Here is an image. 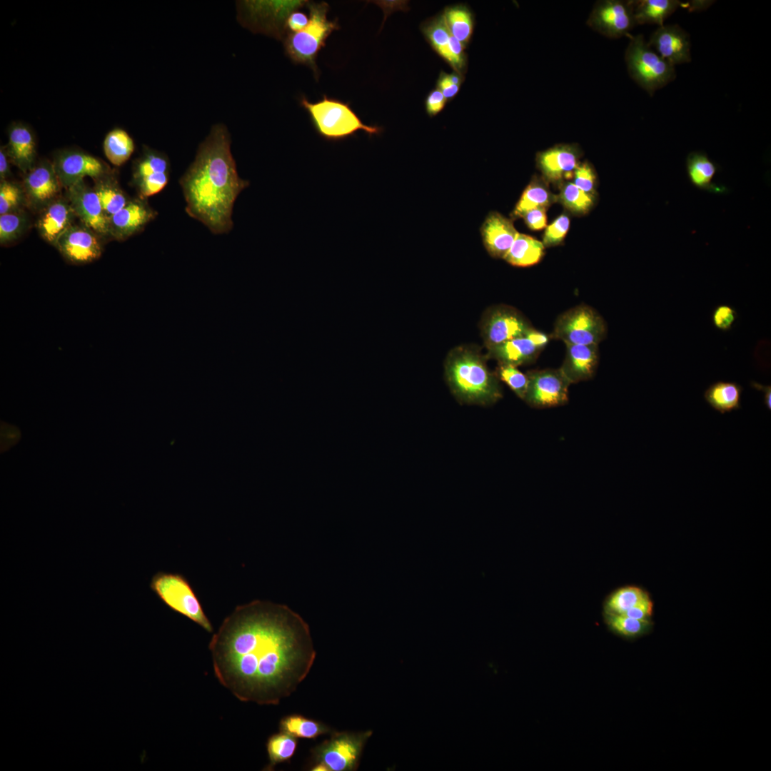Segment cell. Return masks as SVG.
I'll return each instance as SVG.
<instances>
[{"mask_svg":"<svg viewBox=\"0 0 771 771\" xmlns=\"http://www.w3.org/2000/svg\"><path fill=\"white\" fill-rule=\"evenodd\" d=\"M215 675L238 700L278 705L312 668L316 652L308 623L283 604L255 600L237 606L213 635Z\"/></svg>","mask_w":771,"mask_h":771,"instance_id":"1","label":"cell"},{"mask_svg":"<svg viewBox=\"0 0 771 771\" xmlns=\"http://www.w3.org/2000/svg\"><path fill=\"white\" fill-rule=\"evenodd\" d=\"M180 184L186 211L191 217L213 233L231 231L234 203L249 182L238 176L231 151L230 134L224 125L212 127Z\"/></svg>","mask_w":771,"mask_h":771,"instance_id":"2","label":"cell"},{"mask_svg":"<svg viewBox=\"0 0 771 771\" xmlns=\"http://www.w3.org/2000/svg\"><path fill=\"white\" fill-rule=\"evenodd\" d=\"M445 376L453 393L463 403L490 405L502 398L497 376L484 358L471 350L458 348L449 355Z\"/></svg>","mask_w":771,"mask_h":771,"instance_id":"3","label":"cell"},{"mask_svg":"<svg viewBox=\"0 0 771 771\" xmlns=\"http://www.w3.org/2000/svg\"><path fill=\"white\" fill-rule=\"evenodd\" d=\"M301 106L308 113L317 133L326 141H338L363 131L368 135L381 133L382 128L363 124L349 104L323 95L318 101L311 103L303 97Z\"/></svg>","mask_w":771,"mask_h":771,"instance_id":"4","label":"cell"},{"mask_svg":"<svg viewBox=\"0 0 771 771\" xmlns=\"http://www.w3.org/2000/svg\"><path fill=\"white\" fill-rule=\"evenodd\" d=\"M309 23L302 30L288 33L284 46L287 55L296 64L311 67L318 76L316 58L321 49L325 46L330 34L339 29L337 21L327 17L328 5L326 2L308 3Z\"/></svg>","mask_w":771,"mask_h":771,"instance_id":"5","label":"cell"},{"mask_svg":"<svg viewBox=\"0 0 771 771\" xmlns=\"http://www.w3.org/2000/svg\"><path fill=\"white\" fill-rule=\"evenodd\" d=\"M629 43L625 61L630 78L650 96L675 77V66L662 58L645 41L643 35L628 36Z\"/></svg>","mask_w":771,"mask_h":771,"instance_id":"6","label":"cell"},{"mask_svg":"<svg viewBox=\"0 0 771 771\" xmlns=\"http://www.w3.org/2000/svg\"><path fill=\"white\" fill-rule=\"evenodd\" d=\"M149 587L172 610L186 617L208 633L213 626L188 581L178 573L159 571L151 579Z\"/></svg>","mask_w":771,"mask_h":771,"instance_id":"7","label":"cell"},{"mask_svg":"<svg viewBox=\"0 0 771 771\" xmlns=\"http://www.w3.org/2000/svg\"><path fill=\"white\" fill-rule=\"evenodd\" d=\"M372 730L363 732H338L334 730L328 739L311 750L313 765L322 767L323 771H355Z\"/></svg>","mask_w":771,"mask_h":771,"instance_id":"8","label":"cell"},{"mask_svg":"<svg viewBox=\"0 0 771 771\" xmlns=\"http://www.w3.org/2000/svg\"><path fill=\"white\" fill-rule=\"evenodd\" d=\"M606 335L607 326L603 318L593 308L582 304L557 318L552 338L565 344L598 345Z\"/></svg>","mask_w":771,"mask_h":771,"instance_id":"9","label":"cell"},{"mask_svg":"<svg viewBox=\"0 0 771 771\" xmlns=\"http://www.w3.org/2000/svg\"><path fill=\"white\" fill-rule=\"evenodd\" d=\"M595 32L609 38L628 36L637 26L631 1L600 0L594 4L586 22Z\"/></svg>","mask_w":771,"mask_h":771,"instance_id":"10","label":"cell"},{"mask_svg":"<svg viewBox=\"0 0 771 771\" xmlns=\"http://www.w3.org/2000/svg\"><path fill=\"white\" fill-rule=\"evenodd\" d=\"M527 376L528 386L523 400L529 405L546 408L568 403L570 383L560 368L535 370Z\"/></svg>","mask_w":771,"mask_h":771,"instance_id":"11","label":"cell"},{"mask_svg":"<svg viewBox=\"0 0 771 771\" xmlns=\"http://www.w3.org/2000/svg\"><path fill=\"white\" fill-rule=\"evenodd\" d=\"M53 164L61 186L66 189L86 176L96 180L109 171V166L101 160L77 149L58 151Z\"/></svg>","mask_w":771,"mask_h":771,"instance_id":"12","label":"cell"},{"mask_svg":"<svg viewBox=\"0 0 771 771\" xmlns=\"http://www.w3.org/2000/svg\"><path fill=\"white\" fill-rule=\"evenodd\" d=\"M101 236L84 224L71 226L54 246L69 263L82 265L100 258L103 252Z\"/></svg>","mask_w":771,"mask_h":771,"instance_id":"13","label":"cell"},{"mask_svg":"<svg viewBox=\"0 0 771 771\" xmlns=\"http://www.w3.org/2000/svg\"><path fill=\"white\" fill-rule=\"evenodd\" d=\"M550 337L533 328L525 334L489 350V356L500 364L522 366L532 363L549 342Z\"/></svg>","mask_w":771,"mask_h":771,"instance_id":"14","label":"cell"},{"mask_svg":"<svg viewBox=\"0 0 771 771\" xmlns=\"http://www.w3.org/2000/svg\"><path fill=\"white\" fill-rule=\"evenodd\" d=\"M516 310L505 306L493 308L486 316L483 333L488 349L525 334L532 328Z\"/></svg>","mask_w":771,"mask_h":771,"instance_id":"15","label":"cell"},{"mask_svg":"<svg viewBox=\"0 0 771 771\" xmlns=\"http://www.w3.org/2000/svg\"><path fill=\"white\" fill-rule=\"evenodd\" d=\"M26 174L23 188L26 201L32 208L41 211L59 198L62 186L53 162L42 161Z\"/></svg>","mask_w":771,"mask_h":771,"instance_id":"16","label":"cell"},{"mask_svg":"<svg viewBox=\"0 0 771 771\" xmlns=\"http://www.w3.org/2000/svg\"><path fill=\"white\" fill-rule=\"evenodd\" d=\"M581 156L578 144L559 143L538 152L535 159L545 180L555 183L573 177Z\"/></svg>","mask_w":771,"mask_h":771,"instance_id":"17","label":"cell"},{"mask_svg":"<svg viewBox=\"0 0 771 771\" xmlns=\"http://www.w3.org/2000/svg\"><path fill=\"white\" fill-rule=\"evenodd\" d=\"M67 199L83 224L101 237L109 236L108 217L94 188L82 180L67 189Z\"/></svg>","mask_w":771,"mask_h":771,"instance_id":"18","label":"cell"},{"mask_svg":"<svg viewBox=\"0 0 771 771\" xmlns=\"http://www.w3.org/2000/svg\"><path fill=\"white\" fill-rule=\"evenodd\" d=\"M647 44L673 66L691 61L689 34L679 25L658 26L651 34Z\"/></svg>","mask_w":771,"mask_h":771,"instance_id":"19","label":"cell"},{"mask_svg":"<svg viewBox=\"0 0 771 771\" xmlns=\"http://www.w3.org/2000/svg\"><path fill=\"white\" fill-rule=\"evenodd\" d=\"M156 215L144 198L130 199L124 208L108 217L109 236L125 240L140 232Z\"/></svg>","mask_w":771,"mask_h":771,"instance_id":"20","label":"cell"},{"mask_svg":"<svg viewBox=\"0 0 771 771\" xmlns=\"http://www.w3.org/2000/svg\"><path fill=\"white\" fill-rule=\"evenodd\" d=\"M480 233L489 254L494 258H504L518 232L512 220L493 211L484 221Z\"/></svg>","mask_w":771,"mask_h":771,"instance_id":"21","label":"cell"},{"mask_svg":"<svg viewBox=\"0 0 771 771\" xmlns=\"http://www.w3.org/2000/svg\"><path fill=\"white\" fill-rule=\"evenodd\" d=\"M566 354L560 368L570 383L591 379L599 361L598 345L565 344Z\"/></svg>","mask_w":771,"mask_h":771,"instance_id":"22","label":"cell"},{"mask_svg":"<svg viewBox=\"0 0 771 771\" xmlns=\"http://www.w3.org/2000/svg\"><path fill=\"white\" fill-rule=\"evenodd\" d=\"M76 216L69 200L56 198L41 211L37 228L41 238L54 246Z\"/></svg>","mask_w":771,"mask_h":771,"instance_id":"23","label":"cell"},{"mask_svg":"<svg viewBox=\"0 0 771 771\" xmlns=\"http://www.w3.org/2000/svg\"><path fill=\"white\" fill-rule=\"evenodd\" d=\"M6 149L9 161L23 173H28L35 166L36 141L27 125L14 122L10 126Z\"/></svg>","mask_w":771,"mask_h":771,"instance_id":"24","label":"cell"},{"mask_svg":"<svg viewBox=\"0 0 771 771\" xmlns=\"http://www.w3.org/2000/svg\"><path fill=\"white\" fill-rule=\"evenodd\" d=\"M685 168L688 179L695 188L713 193H727L725 186L714 183L719 168L705 152H690L686 158Z\"/></svg>","mask_w":771,"mask_h":771,"instance_id":"25","label":"cell"},{"mask_svg":"<svg viewBox=\"0 0 771 771\" xmlns=\"http://www.w3.org/2000/svg\"><path fill=\"white\" fill-rule=\"evenodd\" d=\"M743 388L736 382L718 381L710 384L703 393L707 403L720 414L741 409Z\"/></svg>","mask_w":771,"mask_h":771,"instance_id":"26","label":"cell"},{"mask_svg":"<svg viewBox=\"0 0 771 771\" xmlns=\"http://www.w3.org/2000/svg\"><path fill=\"white\" fill-rule=\"evenodd\" d=\"M633 16L636 25L657 24L662 26L665 20L680 6L686 3L677 0H638L631 1Z\"/></svg>","mask_w":771,"mask_h":771,"instance_id":"27","label":"cell"},{"mask_svg":"<svg viewBox=\"0 0 771 771\" xmlns=\"http://www.w3.org/2000/svg\"><path fill=\"white\" fill-rule=\"evenodd\" d=\"M544 253L545 246L541 241L518 233L504 259L514 266L527 267L538 263Z\"/></svg>","mask_w":771,"mask_h":771,"instance_id":"28","label":"cell"},{"mask_svg":"<svg viewBox=\"0 0 771 771\" xmlns=\"http://www.w3.org/2000/svg\"><path fill=\"white\" fill-rule=\"evenodd\" d=\"M544 181L535 178L527 186L511 214L513 218H521L524 213L533 208L547 209L556 202V195L550 192Z\"/></svg>","mask_w":771,"mask_h":771,"instance_id":"29","label":"cell"},{"mask_svg":"<svg viewBox=\"0 0 771 771\" xmlns=\"http://www.w3.org/2000/svg\"><path fill=\"white\" fill-rule=\"evenodd\" d=\"M94 181L95 185L93 188L107 217L118 212L130 201L117 181L109 173Z\"/></svg>","mask_w":771,"mask_h":771,"instance_id":"30","label":"cell"},{"mask_svg":"<svg viewBox=\"0 0 771 771\" xmlns=\"http://www.w3.org/2000/svg\"><path fill=\"white\" fill-rule=\"evenodd\" d=\"M279 730L295 737L304 739H315L334 731L322 722L298 714L283 717L279 722Z\"/></svg>","mask_w":771,"mask_h":771,"instance_id":"31","label":"cell"},{"mask_svg":"<svg viewBox=\"0 0 771 771\" xmlns=\"http://www.w3.org/2000/svg\"><path fill=\"white\" fill-rule=\"evenodd\" d=\"M449 31L465 47L471 39L474 19L470 10L463 4L450 6L443 14Z\"/></svg>","mask_w":771,"mask_h":771,"instance_id":"32","label":"cell"},{"mask_svg":"<svg viewBox=\"0 0 771 771\" xmlns=\"http://www.w3.org/2000/svg\"><path fill=\"white\" fill-rule=\"evenodd\" d=\"M103 147L109 161L119 166L130 158L134 151L135 143L125 130L116 128L106 134Z\"/></svg>","mask_w":771,"mask_h":771,"instance_id":"33","label":"cell"},{"mask_svg":"<svg viewBox=\"0 0 771 771\" xmlns=\"http://www.w3.org/2000/svg\"><path fill=\"white\" fill-rule=\"evenodd\" d=\"M170 172V162L162 152L144 146L133 166V183L141 179Z\"/></svg>","mask_w":771,"mask_h":771,"instance_id":"34","label":"cell"},{"mask_svg":"<svg viewBox=\"0 0 771 771\" xmlns=\"http://www.w3.org/2000/svg\"><path fill=\"white\" fill-rule=\"evenodd\" d=\"M421 30L433 49L448 63L449 41L451 36L443 14L438 15L423 24Z\"/></svg>","mask_w":771,"mask_h":771,"instance_id":"35","label":"cell"},{"mask_svg":"<svg viewBox=\"0 0 771 771\" xmlns=\"http://www.w3.org/2000/svg\"><path fill=\"white\" fill-rule=\"evenodd\" d=\"M297 746L298 738L288 733L280 731L272 735L266 743L269 762L264 770H273L277 765L290 761L296 752Z\"/></svg>","mask_w":771,"mask_h":771,"instance_id":"36","label":"cell"},{"mask_svg":"<svg viewBox=\"0 0 771 771\" xmlns=\"http://www.w3.org/2000/svg\"><path fill=\"white\" fill-rule=\"evenodd\" d=\"M594 196L585 193L571 182L563 183L559 194L556 195V202L575 215L587 213L594 205Z\"/></svg>","mask_w":771,"mask_h":771,"instance_id":"37","label":"cell"},{"mask_svg":"<svg viewBox=\"0 0 771 771\" xmlns=\"http://www.w3.org/2000/svg\"><path fill=\"white\" fill-rule=\"evenodd\" d=\"M647 595L648 593L639 587H622L608 596L604 603V613L623 614Z\"/></svg>","mask_w":771,"mask_h":771,"instance_id":"38","label":"cell"},{"mask_svg":"<svg viewBox=\"0 0 771 771\" xmlns=\"http://www.w3.org/2000/svg\"><path fill=\"white\" fill-rule=\"evenodd\" d=\"M604 618L610 630L625 638L640 636L652 625L651 620H640L623 614L604 613Z\"/></svg>","mask_w":771,"mask_h":771,"instance_id":"39","label":"cell"},{"mask_svg":"<svg viewBox=\"0 0 771 771\" xmlns=\"http://www.w3.org/2000/svg\"><path fill=\"white\" fill-rule=\"evenodd\" d=\"M27 219L26 214L17 211L0 215V243L1 245L17 239L24 232Z\"/></svg>","mask_w":771,"mask_h":771,"instance_id":"40","label":"cell"},{"mask_svg":"<svg viewBox=\"0 0 771 771\" xmlns=\"http://www.w3.org/2000/svg\"><path fill=\"white\" fill-rule=\"evenodd\" d=\"M26 201L23 186L8 181H1L0 184V215L21 210Z\"/></svg>","mask_w":771,"mask_h":771,"instance_id":"41","label":"cell"},{"mask_svg":"<svg viewBox=\"0 0 771 771\" xmlns=\"http://www.w3.org/2000/svg\"><path fill=\"white\" fill-rule=\"evenodd\" d=\"M495 375L499 380L505 383L518 397L524 399L528 386L527 374L520 371L516 366L500 364Z\"/></svg>","mask_w":771,"mask_h":771,"instance_id":"42","label":"cell"},{"mask_svg":"<svg viewBox=\"0 0 771 771\" xmlns=\"http://www.w3.org/2000/svg\"><path fill=\"white\" fill-rule=\"evenodd\" d=\"M570 226V218L566 214H561L546 227L543 244L545 247L555 246L564 240Z\"/></svg>","mask_w":771,"mask_h":771,"instance_id":"43","label":"cell"},{"mask_svg":"<svg viewBox=\"0 0 771 771\" xmlns=\"http://www.w3.org/2000/svg\"><path fill=\"white\" fill-rule=\"evenodd\" d=\"M573 183L585 193L594 196L595 193L596 175L592 165L580 162L573 172Z\"/></svg>","mask_w":771,"mask_h":771,"instance_id":"44","label":"cell"},{"mask_svg":"<svg viewBox=\"0 0 771 771\" xmlns=\"http://www.w3.org/2000/svg\"><path fill=\"white\" fill-rule=\"evenodd\" d=\"M737 318L736 310L726 304L716 306L712 313L713 326L722 331H728L732 329Z\"/></svg>","mask_w":771,"mask_h":771,"instance_id":"45","label":"cell"},{"mask_svg":"<svg viewBox=\"0 0 771 771\" xmlns=\"http://www.w3.org/2000/svg\"><path fill=\"white\" fill-rule=\"evenodd\" d=\"M652 613L653 603L648 595L623 615L640 620H650Z\"/></svg>","mask_w":771,"mask_h":771,"instance_id":"46","label":"cell"},{"mask_svg":"<svg viewBox=\"0 0 771 771\" xmlns=\"http://www.w3.org/2000/svg\"><path fill=\"white\" fill-rule=\"evenodd\" d=\"M521 218L531 230L537 231L546 227V208H536L524 213Z\"/></svg>","mask_w":771,"mask_h":771,"instance_id":"47","label":"cell"},{"mask_svg":"<svg viewBox=\"0 0 771 771\" xmlns=\"http://www.w3.org/2000/svg\"><path fill=\"white\" fill-rule=\"evenodd\" d=\"M448 101L438 89L432 90L425 99V110L430 117L438 114L445 107Z\"/></svg>","mask_w":771,"mask_h":771,"instance_id":"48","label":"cell"},{"mask_svg":"<svg viewBox=\"0 0 771 771\" xmlns=\"http://www.w3.org/2000/svg\"><path fill=\"white\" fill-rule=\"evenodd\" d=\"M436 86L440 90L447 101L452 100L458 93L460 86L455 85L450 79L449 74L440 71L437 80Z\"/></svg>","mask_w":771,"mask_h":771,"instance_id":"49","label":"cell"},{"mask_svg":"<svg viewBox=\"0 0 771 771\" xmlns=\"http://www.w3.org/2000/svg\"><path fill=\"white\" fill-rule=\"evenodd\" d=\"M309 23L307 15L300 11H296L289 14L285 21V26L291 33L298 32L303 29Z\"/></svg>","mask_w":771,"mask_h":771,"instance_id":"50","label":"cell"},{"mask_svg":"<svg viewBox=\"0 0 771 771\" xmlns=\"http://www.w3.org/2000/svg\"><path fill=\"white\" fill-rule=\"evenodd\" d=\"M9 158L6 153V146H1L0 148V178L1 181L6 180L9 174Z\"/></svg>","mask_w":771,"mask_h":771,"instance_id":"51","label":"cell"},{"mask_svg":"<svg viewBox=\"0 0 771 771\" xmlns=\"http://www.w3.org/2000/svg\"><path fill=\"white\" fill-rule=\"evenodd\" d=\"M750 386L763 393V403L767 410H771V386L770 385H762L755 381H751Z\"/></svg>","mask_w":771,"mask_h":771,"instance_id":"52","label":"cell"}]
</instances>
